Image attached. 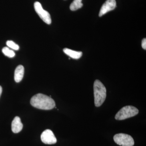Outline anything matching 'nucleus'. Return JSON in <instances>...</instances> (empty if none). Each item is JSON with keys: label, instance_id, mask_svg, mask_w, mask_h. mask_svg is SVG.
<instances>
[{"label": "nucleus", "instance_id": "obj_9", "mask_svg": "<svg viewBox=\"0 0 146 146\" xmlns=\"http://www.w3.org/2000/svg\"><path fill=\"white\" fill-rule=\"evenodd\" d=\"M25 69L23 65H19L16 68L14 72V80L16 82H20L23 78Z\"/></svg>", "mask_w": 146, "mask_h": 146}, {"label": "nucleus", "instance_id": "obj_13", "mask_svg": "<svg viewBox=\"0 0 146 146\" xmlns=\"http://www.w3.org/2000/svg\"><path fill=\"white\" fill-rule=\"evenodd\" d=\"M6 44L8 48H10L15 50H18L19 49V46L16 44L15 42L11 41V40L7 41L6 42Z\"/></svg>", "mask_w": 146, "mask_h": 146}, {"label": "nucleus", "instance_id": "obj_14", "mask_svg": "<svg viewBox=\"0 0 146 146\" xmlns=\"http://www.w3.org/2000/svg\"><path fill=\"white\" fill-rule=\"evenodd\" d=\"M142 48L144 49V50L146 49V38H144L143 40H142Z\"/></svg>", "mask_w": 146, "mask_h": 146}, {"label": "nucleus", "instance_id": "obj_3", "mask_svg": "<svg viewBox=\"0 0 146 146\" xmlns=\"http://www.w3.org/2000/svg\"><path fill=\"white\" fill-rule=\"evenodd\" d=\"M139 110L136 108L131 106H127L121 108L117 113L115 119L117 120H123L134 117L138 115Z\"/></svg>", "mask_w": 146, "mask_h": 146}, {"label": "nucleus", "instance_id": "obj_2", "mask_svg": "<svg viewBox=\"0 0 146 146\" xmlns=\"http://www.w3.org/2000/svg\"><path fill=\"white\" fill-rule=\"evenodd\" d=\"M94 90L95 106L100 107L106 98V88L101 82L97 80L94 83Z\"/></svg>", "mask_w": 146, "mask_h": 146}, {"label": "nucleus", "instance_id": "obj_8", "mask_svg": "<svg viewBox=\"0 0 146 146\" xmlns=\"http://www.w3.org/2000/svg\"><path fill=\"white\" fill-rule=\"evenodd\" d=\"M23 124L19 117H16L11 124V129L14 133H18L23 129Z\"/></svg>", "mask_w": 146, "mask_h": 146}, {"label": "nucleus", "instance_id": "obj_1", "mask_svg": "<svg viewBox=\"0 0 146 146\" xmlns=\"http://www.w3.org/2000/svg\"><path fill=\"white\" fill-rule=\"evenodd\" d=\"M31 104L38 109L49 110L55 106L54 101L50 97L42 94H36L31 98Z\"/></svg>", "mask_w": 146, "mask_h": 146}, {"label": "nucleus", "instance_id": "obj_10", "mask_svg": "<svg viewBox=\"0 0 146 146\" xmlns=\"http://www.w3.org/2000/svg\"><path fill=\"white\" fill-rule=\"evenodd\" d=\"M63 51L65 54L74 59H79L81 58L82 55V52L76 51L68 49V48H65L63 50Z\"/></svg>", "mask_w": 146, "mask_h": 146}, {"label": "nucleus", "instance_id": "obj_12", "mask_svg": "<svg viewBox=\"0 0 146 146\" xmlns=\"http://www.w3.org/2000/svg\"><path fill=\"white\" fill-rule=\"evenodd\" d=\"M2 52L6 56L9 58H13L15 56V53L13 50H11L8 47H4L2 49Z\"/></svg>", "mask_w": 146, "mask_h": 146}, {"label": "nucleus", "instance_id": "obj_11", "mask_svg": "<svg viewBox=\"0 0 146 146\" xmlns=\"http://www.w3.org/2000/svg\"><path fill=\"white\" fill-rule=\"evenodd\" d=\"M82 0H74L70 6V9L72 11L78 10L83 6Z\"/></svg>", "mask_w": 146, "mask_h": 146}, {"label": "nucleus", "instance_id": "obj_15", "mask_svg": "<svg viewBox=\"0 0 146 146\" xmlns=\"http://www.w3.org/2000/svg\"><path fill=\"white\" fill-rule=\"evenodd\" d=\"M2 93V88L1 86H0V97Z\"/></svg>", "mask_w": 146, "mask_h": 146}, {"label": "nucleus", "instance_id": "obj_4", "mask_svg": "<svg viewBox=\"0 0 146 146\" xmlns=\"http://www.w3.org/2000/svg\"><path fill=\"white\" fill-rule=\"evenodd\" d=\"M114 140L117 145L121 146H133L134 140L130 135L125 133H120L114 136Z\"/></svg>", "mask_w": 146, "mask_h": 146}, {"label": "nucleus", "instance_id": "obj_5", "mask_svg": "<svg viewBox=\"0 0 146 146\" xmlns=\"http://www.w3.org/2000/svg\"><path fill=\"white\" fill-rule=\"evenodd\" d=\"M34 8L35 11L39 17L43 20L46 23L50 25L52 23L51 18L48 12L45 10L42 7V5L39 2L35 3Z\"/></svg>", "mask_w": 146, "mask_h": 146}, {"label": "nucleus", "instance_id": "obj_6", "mask_svg": "<svg viewBox=\"0 0 146 146\" xmlns=\"http://www.w3.org/2000/svg\"><path fill=\"white\" fill-rule=\"evenodd\" d=\"M41 138L43 143L48 145H52L57 142L54 134L50 129H46L43 131L41 135Z\"/></svg>", "mask_w": 146, "mask_h": 146}, {"label": "nucleus", "instance_id": "obj_7", "mask_svg": "<svg viewBox=\"0 0 146 146\" xmlns=\"http://www.w3.org/2000/svg\"><path fill=\"white\" fill-rule=\"evenodd\" d=\"M116 7V1L115 0H107L102 6L99 16L101 17L109 11L114 10Z\"/></svg>", "mask_w": 146, "mask_h": 146}]
</instances>
